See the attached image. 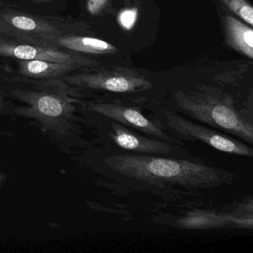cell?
<instances>
[{"label":"cell","mask_w":253,"mask_h":253,"mask_svg":"<svg viewBox=\"0 0 253 253\" xmlns=\"http://www.w3.org/2000/svg\"><path fill=\"white\" fill-rule=\"evenodd\" d=\"M108 0H87L86 9L91 16H97L103 12L107 5Z\"/></svg>","instance_id":"obj_16"},{"label":"cell","mask_w":253,"mask_h":253,"mask_svg":"<svg viewBox=\"0 0 253 253\" xmlns=\"http://www.w3.org/2000/svg\"><path fill=\"white\" fill-rule=\"evenodd\" d=\"M111 128L109 137L116 146L125 150L140 154L161 155L169 153L171 151L169 145L166 142L133 132L115 121L111 123Z\"/></svg>","instance_id":"obj_8"},{"label":"cell","mask_w":253,"mask_h":253,"mask_svg":"<svg viewBox=\"0 0 253 253\" xmlns=\"http://www.w3.org/2000/svg\"><path fill=\"white\" fill-rule=\"evenodd\" d=\"M0 56L14 57L20 60H45L76 66L79 69L97 67L100 62L81 55L79 53L66 51L54 47L26 43L0 37Z\"/></svg>","instance_id":"obj_6"},{"label":"cell","mask_w":253,"mask_h":253,"mask_svg":"<svg viewBox=\"0 0 253 253\" xmlns=\"http://www.w3.org/2000/svg\"><path fill=\"white\" fill-rule=\"evenodd\" d=\"M35 1H38V2H50L51 0H35Z\"/></svg>","instance_id":"obj_17"},{"label":"cell","mask_w":253,"mask_h":253,"mask_svg":"<svg viewBox=\"0 0 253 253\" xmlns=\"http://www.w3.org/2000/svg\"><path fill=\"white\" fill-rule=\"evenodd\" d=\"M221 2L246 23L253 26V9L247 0H221Z\"/></svg>","instance_id":"obj_13"},{"label":"cell","mask_w":253,"mask_h":253,"mask_svg":"<svg viewBox=\"0 0 253 253\" xmlns=\"http://www.w3.org/2000/svg\"><path fill=\"white\" fill-rule=\"evenodd\" d=\"M90 107L94 112L124 124L130 128L142 131L162 140H169V137L163 131L161 126L148 119L137 109L116 103H93Z\"/></svg>","instance_id":"obj_7"},{"label":"cell","mask_w":253,"mask_h":253,"mask_svg":"<svg viewBox=\"0 0 253 253\" xmlns=\"http://www.w3.org/2000/svg\"><path fill=\"white\" fill-rule=\"evenodd\" d=\"M0 37L7 38V39L13 40V41L33 44L29 38H26L21 34L18 33L14 29H11L5 22L2 21L1 18H0Z\"/></svg>","instance_id":"obj_14"},{"label":"cell","mask_w":253,"mask_h":253,"mask_svg":"<svg viewBox=\"0 0 253 253\" xmlns=\"http://www.w3.org/2000/svg\"><path fill=\"white\" fill-rule=\"evenodd\" d=\"M35 105L38 110L45 116L58 117L64 112V103L56 96H39Z\"/></svg>","instance_id":"obj_12"},{"label":"cell","mask_w":253,"mask_h":253,"mask_svg":"<svg viewBox=\"0 0 253 253\" xmlns=\"http://www.w3.org/2000/svg\"><path fill=\"white\" fill-rule=\"evenodd\" d=\"M42 45L68 50L79 54H112L118 48L106 41L80 35H69L44 41Z\"/></svg>","instance_id":"obj_9"},{"label":"cell","mask_w":253,"mask_h":253,"mask_svg":"<svg viewBox=\"0 0 253 253\" xmlns=\"http://www.w3.org/2000/svg\"><path fill=\"white\" fill-rule=\"evenodd\" d=\"M108 164L118 174L158 186L212 188L230 177L220 169L199 163L147 155H115Z\"/></svg>","instance_id":"obj_1"},{"label":"cell","mask_w":253,"mask_h":253,"mask_svg":"<svg viewBox=\"0 0 253 253\" xmlns=\"http://www.w3.org/2000/svg\"><path fill=\"white\" fill-rule=\"evenodd\" d=\"M77 69L76 66L45 60H20L19 72L28 78L50 79L66 76Z\"/></svg>","instance_id":"obj_11"},{"label":"cell","mask_w":253,"mask_h":253,"mask_svg":"<svg viewBox=\"0 0 253 253\" xmlns=\"http://www.w3.org/2000/svg\"><path fill=\"white\" fill-rule=\"evenodd\" d=\"M174 98L178 107L193 119L253 144V123L235 109L230 96L217 93L178 92Z\"/></svg>","instance_id":"obj_2"},{"label":"cell","mask_w":253,"mask_h":253,"mask_svg":"<svg viewBox=\"0 0 253 253\" xmlns=\"http://www.w3.org/2000/svg\"><path fill=\"white\" fill-rule=\"evenodd\" d=\"M0 18L35 45H42L45 41L85 32L84 24L69 19L34 15L10 10L1 11Z\"/></svg>","instance_id":"obj_3"},{"label":"cell","mask_w":253,"mask_h":253,"mask_svg":"<svg viewBox=\"0 0 253 253\" xmlns=\"http://www.w3.org/2000/svg\"><path fill=\"white\" fill-rule=\"evenodd\" d=\"M223 28L228 45L240 54L253 59V30L235 17H223Z\"/></svg>","instance_id":"obj_10"},{"label":"cell","mask_w":253,"mask_h":253,"mask_svg":"<svg viewBox=\"0 0 253 253\" xmlns=\"http://www.w3.org/2000/svg\"><path fill=\"white\" fill-rule=\"evenodd\" d=\"M64 78L71 85L112 92H138L153 87L141 74L129 68L97 66Z\"/></svg>","instance_id":"obj_4"},{"label":"cell","mask_w":253,"mask_h":253,"mask_svg":"<svg viewBox=\"0 0 253 253\" xmlns=\"http://www.w3.org/2000/svg\"><path fill=\"white\" fill-rule=\"evenodd\" d=\"M165 118L169 130L179 137L186 140L202 142L213 149L225 153L250 158L253 157L251 147L211 128H207L172 112H166Z\"/></svg>","instance_id":"obj_5"},{"label":"cell","mask_w":253,"mask_h":253,"mask_svg":"<svg viewBox=\"0 0 253 253\" xmlns=\"http://www.w3.org/2000/svg\"><path fill=\"white\" fill-rule=\"evenodd\" d=\"M136 18H137L136 10H126L121 13L119 17V21L124 29H130L135 23Z\"/></svg>","instance_id":"obj_15"}]
</instances>
